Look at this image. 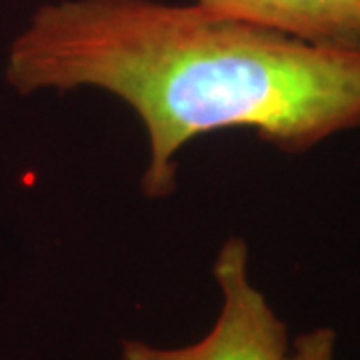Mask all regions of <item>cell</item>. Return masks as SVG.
<instances>
[{"label":"cell","mask_w":360,"mask_h":360,"mask_svg":"<svg viewBox=\"0 0 360 360\" xmlns=\"http://www.w3.org/2000/svg\"><path fill=\"white\" fill-rule=\"evenodd\" d=\"M212 13L316 46L360 51V0H194Z\"/></svg>","instance_id":"obj_3"},{"label":"cell","mask_w":360,"mask_h":360,"mask_svg":"<svg viewBox=\"0 0 360 360\" xmlns=\"http://www.w3.org/2000/svg\"><path fill=\"white\" fill-rule=\"evenodd\" d=\"M336 333L330 326H319L296 336L284 360H335Z\"/></svg>","instance_id":"obj_4"},{"label":"cell","mask_w":360,"mask_h":360,"mask_svg":"<svg viewBox=\"0 0 360 360\" xmlns=\"http://www.w3.org/2000/svg\"><path fill=\"white\" fill-rule=\"evenodd\" d=\"M222 295L219 319L205 338L180 348L122 340V360H284L288 330L248 274V246L226 240L212 264Z\"/></svg>","instance_id":"obj_2"},{"label":"cell","mask_w":360,"mask_h":360,"mask_svg":"<svg viewBox=\"0 0 360 360\" xmlns=\"http://www.w3.org/2000/svg\"><path fill=\"white\" fill-rule=\"evenodd\" d=\"M6 78L22 94L98 89L141 118L142 188L176 186V156L194 139L252 130L298 155L360 129V51L316 46L200 4L63 0L40 6L13 42Z\"/></svg>","instance_id":"obj_1"}]
</instances>
